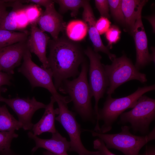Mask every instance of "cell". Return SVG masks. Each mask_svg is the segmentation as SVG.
I'll use <instances>...</instances> for the list:
<instances>
[{
	"mask_svg": "<svg viewBox=\"0 0 155 155\" xmlns=\"http://www.w3.org/2000/svg\"><path fill=\"white\" fill-rule=\"evenodd\" d=\"M83 7V20L87 25L89 38L94 48V51L97 53L101 52L106 54L112 61L116 57V55L111 53L102 43L96 27V21L89 1L86 0Z\"/></svg>",
	"mask_w": 155,
	"mask_h": 155,
	"instance_id": "2e32d148",
	"label": "cell"
},
{
	"mask_svg": "<svg viewBox=\"0 0 155 155\" xmlns=\"http://www.w3.org/2000/svg\"><path fill=\"white\" fill-rule=\"evenodd\" d=\"M22 128L21 123L9 113L5 105L0 107V132L15 131Z\"/></svg>",
	"mask_w": 155,
	"mask_h": 155,
	"instance_id": "44dd1931",
	"label": "cell"
},
{
	"mask_svg": "<svg viewBox=\"0 0 155 155\" xmlns=\"http://www.w3.org/2000/svg\"><path fill=\"white\" fill-rule=\"evenodd\" d=\"M7 7L4 0H0V23L8 12L7 11Z\"/></svg>",
	"mask_w": 155,
	"mask_h": 155,
	"instance_id": "836d02e7",
	"label": "cell"
},
{
	"mask_svg": "<svg viewBox=\"0 0 155 155\" xmlns=\"http://www.w3.org/2000/svg\"><path fill=\"white\" fill-rule=\"evenodd\" d=\"M112 16L118 23L125 24V17L122 11L121 0H108Z\"/></svg>",
	"mask_w": 155,
	"mask_h": 155,
	"instance_id": "d4e9b609",
	"label": "cell"
},
{
	"mask_svg": "<svg viewBox=\"0 0 155 155\" xmlns=\"http://www.w3.org/2000/svg\"><path fill=\"white\" fill-rule=\"evenodd\" d=\"M27 134L28 137L33 140L35 143V146L31 151L32 153L38 148H42L57 155H69L67 152L70 147V141L63 136L57 130L52 133V137L49 139L40 138L30 131Z\"/></svg>",
	"mask_w": 155,
	"mask_h": 155,
	"instance_id": "9a60e30c",
	"label": "cell"
},
{
	"mask_svg": "<svg viewBox=\"0 0 155 155\" xmlns=\"http://www.w3.org/2000/svg\"><path fill=\"white\" fill-rule=\"evenodd\" d=\"M28 49L26 41L0 47V71L13 74L15 68L20 64Z\"/></svg>",
	"mask_w": 155,
	"mask_h": 155,
	"instance_id": "7c38bea8",
	"label": "cell"
},
{
	"mask_svg": "<svg viewBox=\"0 0 155 155\" xmlns=\"http://www.w3.org/2000/svg\"><path fill=\"white\" fill-rule=\"evenodd\" d=\"M55 100L58 106V116L55 117V120L61 124L69 137L70 147L69 151L75 152L79 155H101L98 151H89L82 143L80 125L76 120L75 113L69 110L67 106L71 101L69 97Z\"/></svg>",
	"mask_w": 155,
	"mask_h": 155,
	"instance_id": "8992f818",
	"label": "cell"
},
{
	"mask_svg": "<svg viewBox=\"0 0 155 155\" xmlns=\"http://www.w3.org/2000/svg\"><path fill=\"white\" fill-rule=\"evenodd\" d=\"M130 127L127 125L121 127V131L115 134H106L88 130L93 137L102 140L108 149L117 150L125 155H139L140 151L149 142L155 139L154 128L147 135H135L130 131Z\"/></svg>",
	"mask_w": 155,
	"mask_h": 155,
	"instance_id": "3957f363",
	"label": "cell"
},
{
	"mask_svg": "<svg viewBox=\"0 0 155 155\" xmlns=\"http://www.w3.org/2000/svg\"><path fill=\"white\" fill-rule=\"evenodd\" d=\"M42 155H57L49 151H46L43 152Z\"/></svg>",
	"mask_w": 155,
	"mask_h": 155,
	"instance_id": "d590c367",
	"label": "cell"
},
{
	"mask_svg": "<svg viewBox=\"0 0 155 155\" xmlns=\"http://www.w3.org/2000/svg\"><path fill=\"white\" fill-rule=\"evenodd\" d=\"M54 3V1L45 8L36 22L42 31L49 33L53 39L56 40L65 26L63 17L55 9Z\"/></svg>",
	"mask_w": 155,
	"mask_h": 155,
	"instance_id": "4fadbf2b",
	"label": "cell"
},
{
	"mask_svg": "<svg viewBox=\"0 0 155 155\" xmlns=\"http://www.w3.org/2000/svg\"><path fill=\"white\" fill-rule=\"evenodd\" d=\"M1 155H16L14 154L11 151L9 152L1 154Z\"/></svg>",
	"mask_w": 155,
	"mask_h": 155,
	"instance_id": "8d00e7d4",
	"label": "cell"
},
{
	"mask_svg": "<svg viewBox=\"0 0 155 155\" xmlns=\"http://www.w3.org/2000/svg\"><path fill=\"white\" fill-rule=\"evenodd\" d=\"M24 10L29 22L31 24L36 22L42 13L37 7L33 5L24 7Z\"/></svg>",
	"mask_w": 155,
	"mask_h": 155,
	"instance_id": "4316f807",
	"label": "cell"
},
{
	"mask_svg": "<svg viewBox=\"0 0 155 155\" xmlns=\"http://www.w3.org/2000/svg\"><path fill=\"white\" fill-rule=\"evenodd\" d=\"M139 155H155V148L153 146H146L145 151Z\"/></svg>",
	"mask_w": 155,
	"mask_h": 155,
	"instance_id": "e575fe53",
	"label": "cell"
},
{
	"mask_svg": "<svg viewBox=\"0 0 155 155\" xmlns=\"http://www.w3.org/2000/svg\"><path fill=\"white\" fill-rule=\"evenodd\" d=\"M12 78V75L0 71V87L4 85H11V80Z\"/></svg>",
	"mask_w": 155,
	"mask_h": 155,
	"instance_id": "1f68e13d",
	"label": "cell"
},
{
	"mask_svg": "<svg viewBox=\"0 0 155 155\" xmlns=\"http://www.w3.org/2000/svg\"><path fill=\"white\" fill-rule=\"evenodd\" d=\"M22 3H30L39 6H44L45 8L54 2L53 0H20Z\"/></svg>",
	"mask_w": 155,
	"mask_h": 155,
	"instance_id": "d6a6232c",
	"label": "cell"
},
{
	"mask_svg": "<svg viewBox=\"0 0 155 155\" xmlns=\"http://www.w3.org/2000/svg\"><path fill=\"white\" fill-rule=\"evenodd\" d=\"M88 69V64L84 61L78 77L72 80H64L58 90L69 95L73 102V110L82 120L94 123L96 116L92 105L93 96L87 79Z\"/></svg>",
	"mask_w": 155,
	"mask_h": 155,
	"instance_id": "7a4b0ae2",
	"label": "cell"
},
{
	"mask_svg": "<svg viewBox=\"0 0 155 155\" xmlns=\"http://www.w3.org/2000/svg\"><path fill=\"white\" fill-rule=\"evenodd\" d=\"M20 0H6V6L12 7L0 23V29L14 31L18 29L17 16L20 11L24 7Z\"/></svg>",
	"mask_w": 155,
	"mask_h": 155,
	"instance_id": "d6986e66",
	"label": "cell"
},
{
	"mask_svg": "<svg viewBox=\"0 0 155 155\" xmlns=\"http://www.w3.org/2000/svg\"><path fill=\"white\" fill-rule=\"evenodd\" d=\"M21 66L18 71L29 81L32 87H41L47 90L55 99L64 98L57 92L53 82V75L49 68L45 69L37 65L32 60L31 53L28 49L23 57Z\"/></svg>",
	"mask_w": 155,
	"mask_h": 155,
	"instance_id": "9c48e42d",
	"label": "cell"
},
{
	"mask_svg": "<svg viewBox=\"0 0 155 155\" xmlns=\"http://www.w3.org/2000/svg\"><path fill=\"white\" fill-rule=\"evenodd\" d=\"M95 3L96 7L100 13L101 17L109 19V8L108 0H95Z\"/></svg>",
	"mask_w": 155,
	"mask_h": 155,
	"instance_id": "83f0119b",
	"label": "cell"
},
{
	"mask_svg": "<svg viewBox=\"0 0 155 155\" xmlns=\"http://www.w3.org/2000/svg\"><path fill=\"white\" fill-rule=\"evenodd\" d=\"M68 37L71 40L80 41L86 36L88 28L85 23L82 20H75L69 22L65 27Z\"/></svg>",
	"mask_w": 155,
	"mask_h": 155,
	"instance_id": "ffe728a7",
	"label": "cell"
},
{
	"mask_svg": "<svg viewBox=\"0 0 155 155\" xmlns=\"http://www.w3.org/2000/svg\"><path fill=\"white\" fill-rule=\"evenodd\" d=\"M93 147L99 151L101 155H116L109 151L104 142L99 138L94 141Z\"/></svg>",
	"mask_w": 155,
	"mask_h": 155,
	"instance_id": "f546056e",
	"label": "cell"
},
{
	"mask_svg": "<svg viewBox=\"0 0 155 155\" xmlns=\"http://www.w3.org/2000/svg\"><path fill=\"white\" fill-rule=\"evenodd\" d=\"M84 53L90 61L89 84L95 100L94 111L96 116V126H98V102L107 91L109 82L103 64L101 63V56L90 47L85 50Z\"/></svg>",
	"mask_w": 155,
	"mask_h": 155,
	"instance_id": "ba28073f",
	"label": "cell"
},
{
	"mask_svg": "<svg viewBox=\"0 0 155 155\" xmlns=\"http://www.w3.org/2000/svg\"><path fill=\"white\" fill-rule=\"evenodd\" d=\"M148 1L146 0H122V8L125 18V24L131 32L137 19L141 15L143 7Z\"/></svg>",
	"mask_w": 155,
	"mask_h": 155,
	"instance_id": "ac0fdd59",
	"label": "cell"
},
{
	"mask_svg": "<svg viewBox=\"0 0 155 155\" xmlns=\"http://www.w3.org/2000/svg\"><path fill=\"white\" fill-rule=\"evenodd\" d=\"M103 65L109 82L108 95L114 93L117 88L128 81L136 80L142 83L147 81L146 75L138 71L125 55L115 58L111 65Z\"/></svg>",
	"mask_w": 155,
	"mask_h": 155,
	"instance_id": "5b68a950",
	"label": "cell"
},
{
	"mask_svg": "<svg viewBox=\"0 0 155 155\" xmlns=\"http://www.w3.org/2000/svg\"><path fill=\"white\" fill-rule=\"evenodd\" d=\"M6 90V89L4 88H2L1 87H0V98L1 97V93L2 92H4V91H5ZM1 106H0V107Z\"/></svg>",
	"mask_w": 155,
	"mask_h": 155,
	"instance_id": "74e56055",
	"label": "cell"
},
{
	"mask_svg": "<svg viewBox=\"0 0 155 155\" xmlns=\"http://www.w3.org/2000/svg\"><path fill=\"white\" fill-rule=\"evenodd\" d=\"M48 45L49 68L57 90L64 80L79 75V67L85 61V54L79 45L65 38L50 40Z\"/></svg>",
	"mask_w": 155,
	"mask_h": 155,
	"instance_id": "6da1fadb",
	"label": "cell"
},
{
	"mask_svg": "<svg viewBox=\"0 0 155 155\" xmlns=\"http://www.w3.org/2000/svg\"><path fill=\"white\" fill-rule=\"evenodd\" d=\"M0 102H5L13 110L25 130L32 129L34 125L32 122L34 114L40 109L45 108L46 105L37 101L34 97L31 98L18 97L7 98L1 96Z\"/></svg>",
	"mask_w": 155,
	"mask_h": 155,
	"instance_id": "30bf717a",
	"label": "cell"
},
{
	"mask_svg": "<svg viewBox=\"0 0 155 155\" xmlns=\"http://www.w3.org/2000/svg\"><path fill=\"white\" fill-rule=\"evenodd\" d=\"M111 22L106 18L101 17L96 21V26L99 34L106 32L111 26Z\"/></svg>",
	"mask_w": 155,
	"mask_h": 155,
	"instance_id": "f1b7e54d",
	"label": "cell"
},
{
	"mask_svg": "<svg viewBox=\"0 0 155 155\" xmlns=\"http://www.w3.org/2000/svg\"><path fill=\"white\" fill-rule=\"evenodd\" d=\"M34 22L31 24L30 33L26 40L27 45L31 53H34L42 63V67L49 69L46 48L50 37L39 28Z\"/></svg>",
	"mask_w": 155,
	"mask_h": 155,
	"instance_id": "5bb4252c",
	"label": "cell"
},
{
	"mask_svg": "<svg viewBox=\"0 0 155 155\" xmlns=\"http://www.w3.org/2000/svg\"><path fill=\"white\" fill-rule=\"evenodd\" d=\"M24 7L19 12L17 16L18 29L24 28L29 23L24 10Z\"/></svg>",
	"mask_w": 155,
	"mask_h": 155,
	"instance_id": "4dcf8cb0",
	"label": "cell"
},
{
	"mask_svg": "<svg viewBox=\"0 0 155 155\" xmlns=\"http://www.w3.org/2000/svg\"><path fill=\"white\" fill-rule=\"evenodd\" d=\"M28 35L25 32H16L0 29V47L9 46L17 43L26 41Z\"/></svg>",
	"mask_w": 155,
	"mask_h": 155,
	"instance_id": "7402d4cb",
	"label": "cell"
},
{
	"mask_svg": "<svg viewBox=\"0 0 155 155\" xmlns=\"http://www.w3.org/2000/svg\"><path fill=\"white\" fill-rule=\"evenodd\" d=\"M56 102L53 96L50 98V101L45 108L44 113L40 120L34 124L32 129L33 134L36 136L45 132L52 133L57 130L55 125V115L58 114V108H54V104Z\"/></svg>",
	"mask_w": 155,
	"mask_h": 155,
	"instance_id": "e0dca14e",
	"label": "cell"
},
{
	"mask_svg": "<svg viewBox=\"0 0 155 155\" xmlns=\"http://www.w3.org/2000/svg\"><path fill=\"white\" fill-rule=\"evenodd\" d=\"M18 135L15 131L0 132V153H6L11 151V143L12 140Z\"/></svg>",
	"mask_w": 155,
	"mask_h": 155,
	"instance_id": "cb8c5ba5",
	"label": "cell"
},
{
	"mask_svg": "<svg viewBox=\"0 0 155 155\" xmlns=\"http://www.w3.org/2000/svg\"><path fill=\"white\" fill-rule=\"evenodd\" d=\"M105 33L106 38L111 48L112 44L119 40L121 31L117 26L113 25L110 27Z\"/></svg>",
	"mask_w": 155,
	"mask_h": 155,
	"instance_id": "484cf974",
	"label": "cell"
},
{
	"mask_svg": "<svg viewBox=\"0 0 155 155\" xmlns=\"http://www.w3.org/2000/svg\"><path fill=\"white\" fill-rule=\"evenodd\" d=\"M120 116V123H129L134 132L148 134L150 124L155 119V100L144 94L131 110Z\"/></svg>",
	"mask_w": 155,
	"mask_h": 155,
	"instance_id": "52a82bcc",
	"label": "cell"
},
{
	"mask_svg": "<svg viewBox=\"0 0 155 155\" xmlns=\"http://www.w3.org/2000/svg\"><path fill=\"white\" fill-rule=\"evenodd\" d=\"M155 90V84L138 87L134 92L127 96L114 98L108 95L103 107L98 109V119L102 121L101 133H105L111 130L114 123L119 116L126 110L132 108L139 98L145 93Z\"/></svg>",
	"mask_w": 155,
	"mask_h": 155,
	"instance_id": "277c9868",
	"label": "cell"
},
{
	"mask_svg": "<svg viewBox=\"0 0 155 155\" xmlns=\"http://www.w3.org/2000/svg\"><path fill=\"white\" fill-rule=\"evenodd\" d=\"M140 15L131 33L133 36L136 50V61L134 65L139 71L151 62H155V52L150 54L148 50L147 37Z\"/></svg>",
	"mask_w": 155,
	"mask_h": 155,
	"instance_id": "8fae6325",
	"label": "cell"
},
{
	"mask_svg": "<svg viewBox=\"0 0 155 155\" xmlns=\"http://www.w3.org/2000/svg\"><path fill=\"white\" fill-rule=\"evenodd\" d=\"M59 4L60 13H63L67 11H71L72 17L76 16L79 9L83 7L86 0H53Z\"/></svg>",
	"mask_w": 155,
	"mask_h": 155,
	"instance_id": "603a6c76",
	"label": "cell"
}]
</instances>
